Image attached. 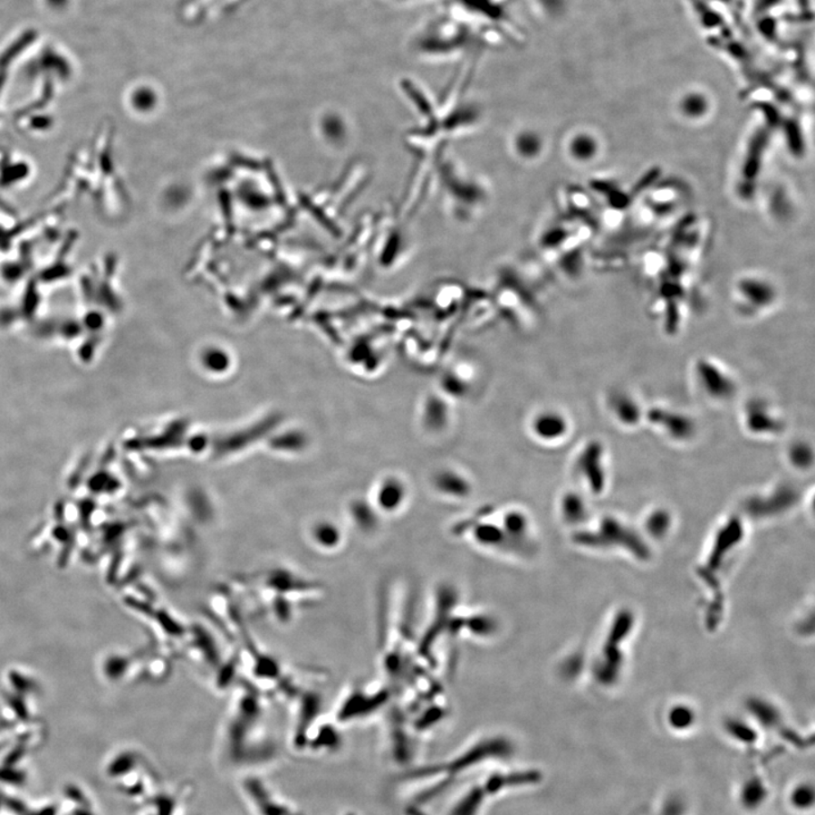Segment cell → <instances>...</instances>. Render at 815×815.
<instances>
[{
    "label": "cell",
    "instance_id": "52a82bcc",
    "mask_svg": "<svg viewBox=\"0 0 815 815\" xmlns=\"http://www.w3.org/2000/svg\"><path fill=\"white\" fill-rule=\"evenodd\" d=\"M430 483L435 492L439 495L452 498V500H462L468 497L473 492V482L469 475L464 471L455 468V466H442L434 471Z\"/></svg>",
    "mask_w": 815,
    "mask_h": 815
},
{
    "label": "cell",
    "instance_id": "5b68a950",
    "mask_svg": "<svg viewBox=\"0 0 815 815\" xmlns=\"http://www.w3.org/2000/svg\"><path fill=\"white\" fill-rule=\"evenodd\" d=\"M743 425L746 432L755 437L778 436L785 429L781 416L762 398L747 403L743 412Z\"/></svg>",
    "mask_w": 815,
    "mask_h": 815
},
{
    "label": "cell",
    "instance_id": "6da1fadb",
    "mask_svg": "<svg viewBox=\"0 0 815 815\" xmlns=\"http://www.w3.org/2000/svg\"><path fill=\"white\" fill-rule=\"evenodd\" d=\"M693 379L700 392L711 401L724 403L736 396L737 383L734 376L709 358H700L695 361Z\"/></svg>",
    "mask_w": 815,
    "mask_h": 815
},
{
    "label": "cell",
    "instance_id": "8992f818",
    "mask_svg": "<svg viewBox=\"0 0 815 815\" xmlns=\"http://www.w3.org/2000/svg\"><path fill=\"white\" fill-rule=\"evenodd\" d=\"M453 417L451 402L441 393H430L420 405V423L428 433L446 432Z\"/></svg>",
    "mask_w": 815,
    "mask_h": 815
},
{
    "label": "cell",
    "instance_id": "e0dca14e",
    "mask_svg": "<svg viewBox=\"0 0 815 815\" xmlns=\"http://www.w3.org/2000/svg\"><path fill=\"white\" fill-rule=\"evenodd\" d=\"M595 151V143L592 142V139L588 138L579 139L574 145V152L577 153V156L580 158H590Z\"/></svg>",
    "mask_w": 815,
    "mask_h": 815
},
{
    "label": "cell",
    "instance_id": "277c9868",
    "mask_svg": "<svg viewBox=\"0 0 815 815\" xmlns=\"http://www.w3.org/2000/svg\"><path fill=\"white\" fill-rule=\"evenodd\" d=\"M528 429L537 442L545 446L563 442L570 433V421L557 408H542L530 417Z\"/></svg>",
    "mask_w": 815,
    "mask_h": 815
},
{
    "label": "cell",
    "instance_id": "9c48e42d",
    "mask_svg": "<svg viewBox=\"0 0 815 815\" xmlns=\"http://www.w3.org/2000/svg\"><path fill=\"white\" fill-rule=\"evenodd\" d=\"M610 414L623 427H637L645 419L646 412L640 403L625 392H615L609 398Z\"/></svg>",
    "mask_w": 815,
    "mask_h": 815
},
{
    "label": "cell",
    "instance_id": "7a4b0ae2",
    "mask_svg": "<svg viewBox=\"0 0 815 815\" xmlns=\"http://www.w3.org/2000/svg\"><path fill=\"white\" fill-rule=\"evenodd\" d=\"M574 473L593 494L605 491L609 482L607 455L604 444L589 441L580 448L573 464Z\"/></svg>",
    "mask_w": 815,
    "mask_h": 815
},
{
    "label": "cell",
    "instance_id": "ba28073f",
    "mask_svg": "<svg viewBox=\"0 0 815 815\" xmlns=\"http://www.w3.org/2000/svg\"><path fill=\"white\" fill-rule=\"evenodd\" d=\"M409 496V488L405 479L397 474L384 475L376 487V503L379 510L396 513Z\"/></svg>",
    "mask_w": 815,
    "mask_h": 815
},
{
    "label": "cell",
    "instance_id": "30bf717a",
    "mask_svg": "<svg viewBox=\"0 0 815 815\" xmlns=\"http://www.w3.org/2000/svg\"><path fill=\"white\" fill-rule=\"evenodd\" d=\"M740 292L749 305L750 311L763 310L772 306L776 298V292L772 285L756 279L742 281Z\"/></svg>",
    "mask_w": 815,
    "mask_h": 815
},
{
    "label": "cell",
    "instance_id": "4fadbf2b",
    "mask_svg": "<svg viewBox=\"0 0 815 815\" xmlns=\"http://www.w3.org/2000/svg\"><path fill=\"white\" fill-rule=\"evenodd\" d=\"M561 511L564 518L569 521H578L583 518L586 512V503L578 492L569 491L561 497Z\"/></svg>",
    "mask_w": 815,
    "mask_h": 815
},
{
    "label": "cell",
    "instance_id": "3957f363",
    "mask_svg": "<svg viewBox=\"0 0 815 815\" xmlns=\"http://www.w3.org/2000/svg\"><path fill=\"white\" fill-rule=\"evenodd\" d=\"M645 419L673 442L686 443L696 434L695 419L675 408H651L646 412Z\"/></svg>",
    "mask_w": 815,
    "mask_h": 815
},
{
    "label": "cell",
    "instance_id": "8fae6325",
    "mask_svg": "<svg viewBox=\"0 0 815 815\" xmlns=\"http://www.w3.org/2000/svg\"><path fill=\"white\" fill-rule=\"evenodd\" d=\"M768 795L769 790L762 779L750 777L742 782L740 791H738V801L743 809L749 812H755L765 804Z\"/></svg>",
    "mask_w": 815,
    "mask_h": 815
},
{
    "label": "cell",
    "instance_id": "2e32d148",
    "mask_svg": "<svg viewBox=\"0 0 815 815\" xmlns=\"http://www.w3.org/2000/svg\"><path fill=\"white\" fill-rule=\"evenodd\" d=\"M461 378L455 374H447L443 376L441 380V394L444 397L447 398L448 400H453V398H462L465 396V393L468 392V388L465 382H462Z\"/></svg>",
    "mask_w": 815,
    "mask_h": 815
},
{
    "label": "cell",
    "instance_id": "9a60e30c",
    "mask_svg": "<svg viewBox=\"0 0 815 815\" xmlns=\"http://www.w3.org/2000/svg\"><path fill=\"white\" fill-rule=\"evenodd\" d=\"M503 525L507 532H510L512 536H521L523 532H527L529 528V521L527 515L521 512L520 510H510L507 511L504 519H503Z\"/></svg>",
    "mask_w": 815,
    "mask_h": 815
},
{
    "label": "cell",
    "instance_id": "5bb4252c",
    "mask_svg": "<svg viewBox=\"0 0 815 815\" xmlns=\"http://www.w3.org/2000/svg\"><path fill=\"white\" fill-rule=\"evenodd\" d=\"M813 460V448L806 442L792 443L788 450V461L796 469L808 470L812 466Z\"/></svg>",
    "mask_w": 815,
    "mask_h": 815
},
{
    "label": "cell",
    "instance_id": "7c38bea8",
    "mask_svg": "<svg viewBox=\"0 0 815 815\" xmlns=\"http://www.w3.org/2000/svg\"><path fill=\"white\" fill-rule=\"evenodd\" d=\"M815 791L812 782L808 781L796 782L791 787L787 795V803L797 813H808L813 810Z\"/></svg>",
    "mask_w": 815,
    "mask_h": 815
}]
</instances>
